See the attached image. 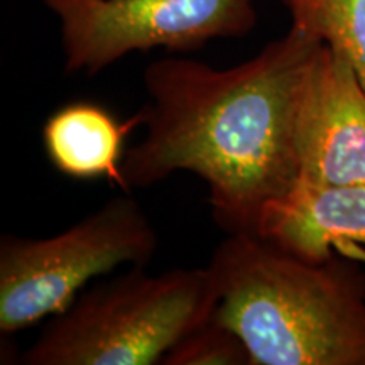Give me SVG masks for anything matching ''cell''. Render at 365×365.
<instances>
[{"mask_svg": "<svg viewBox=\"0 0 365 365\" xmlns=\"http://www.w3.org/2000/svg\"><path fill=\"white\" fill-rule=\"evenodd\" d=\"M322 41L291 26L254 58L218 70L163 58L144 71V137L125 150L122 190L188 171L208 188L228 234H259L267 210L298 185L296 129L307 73Z\"/></svg>", "mask_w": 365, "mask_h": 365, "instance_id": "6da1fadb", "label": "cell"}, {"mask_svg": "<svg viewBox=\"0 0 365 365\" xmlns=\"http://www.w3.org/2000/svg\"><path fill=\"white\" fill-rule=\"evenodd\" d=\"M213 318L254 365H365V271L346 255L313 261L255 234H228L208 262Z\"/></svg>", "mask_w": 365, "mask_h": 365, "instance_id": "7a4b0ae2", "label": "cell"}, {"mask_svg": "<svg viewBox=\"0 0 365 365\" xmlns=\"http://www.w3.org/2000/svg\"><path fill=\"white\" fill-rule=\"evenodd\" d=\"M208 267L149 274L130 267L80 293L21 355L26 365H161L166 354L213 317Z\"/></svg>", "mask_w": 365, "mask_h": 365, "instance_id": "3957f363", "label": "cell"}, {"mask_svg": "<svg viewBox=\"0 0 365 365\" xmlns=\"http://www.w3.org/2000/svg\"><path fill=\"white\" fill-rule=\"evenodd\" d=\"M159 235L129 193L51 237L0 239V333L14 335L65 312L95 277L118 266L145 267Z\"/></svg>", "mask_w": 365, "mask_h": 365, "instance_id": "277c9868", "label": "cell"}, {"mask_svg": "<svg viewBox=\"0 0 365 365\" xmlns=\"http://www.w3.org/2000/svg\"><path fill=\"white\" fill-rule=\"evenodd\" d=\"M59 22L66 75L95 76L127 54L202 49L257 26L255 0H41Z\"/></svg>", "mask_w": 365, "mask_h": 365, "instance_id": "5b68a950", "label": "cell"}, {"mask_svg": "<svg viewBox=\"0 0 365 365\" xmlns=\"http://www.w3.org/2000/svg\"><path fill=\"white\" fill-rule=\"evenodd\" d=\"M298 185L365 186V88L344 54L322 44L301 93Z\"/></svg>", "mask_w": 365, "mask_h": 365, "instance_id": "8992f818", "label": "cell"}, {"mask_svg": "<svg viewBox=\"0 0 365 365\" xmlns=\"http://www.w3.org/2000/svg\"><path fill=\"white\" fill-rule=\"evenodd\" d=\"M257 235L313 261L355 257L357 249L364 259L365 186L296 185L267 210Z\"/></svg>", "mask_w": 365, "mask_h": 365, "instance_id": "52a82bcc", "label": "cell"}, {"mask_svg": "<svg viewBox=\"0 0 365 365\" xmlns=\"http://www.w3.org/2000/svg\"><path fill=\"white\" fill-rule=\"evenodd\" d=\"M140 125L139 113L120 122L103 105L75 100L44 122L43 145L54 170L73 180L105 178L122 188L125 139Z\"/></svg>", "mask_w": 365, "mask_h": 365, "instance_id": "ba28073f", "label": "cell"}, {"mask_svg": "<svg viewBox=\"0 0 365 365\" xmlns=\"http://www.w3.org/2000/svg\"><path fill=\"white\" fill-rule=\"evenodd\" d=\"M291 26L344 54L365 88V0H281Z\"/></svg>", "mask_w": 365, "mask_h": 365, "instance_id": "9c48e42d", "label": "cell"}, {"mask_svg": "<svg viewBox=\"0 0 365 365\" xmlns=\"http://www.w3.org/2000/svg\"><path fill=\"white\" fill-rule=\"evenodd\" d=\"M161 365H254L234 330L210 318L173 346Z\"/></svg>", "mask_w": 365, "mask_h": 365, "instance_id": "30bf717a", "label": "cell"}]
</instances>
